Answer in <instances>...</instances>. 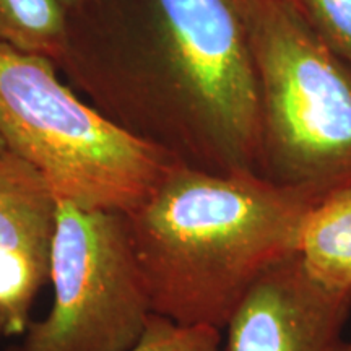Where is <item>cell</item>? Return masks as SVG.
<instances>
[{"label": "cell", "mask_w": 351, "mask_h": 351, "mask_svg": "<svg viewBox=\"0 0 351 351\" xmlns=\"http://www.w3.org/2000/svg\"><path fill=\"white\" fill-rule=\"evenodd\" d=\"M351 291L324 287L293 254L263 274L228 322L226 351H337Z\"/></svg>", "instance_id": "8992f818"}, {"label": "cell", "mask_w": 351, "mask_h": 351, "mask_svg": "<svg viewBox=\"0 0 351 351\" xmlns=\"http://www.w3.org/2000/svg\"><path fill=\"white\" fill-rule=\"evenodd\" d=\"M298 256L324 287L351 291V186L322 197L307 212Z\"/></svg>", "instance_id": "ba28073f"}, {"label": "cell", "mask_w": 351, "mask_h": 351, "mask_svg": "<svg viewBox=\"0 0 351 351\" xmlns=\"http://www.w3.org/2000/svg\"><path fill=\"white\" fill-rule=\"evenodd\" d=\"M59 2L65 7V10H67V13H70V12L75 10V8L80 7L82 3L85 2V0H59Z\"/></svg>", "instance_id": "4fadbf2b"}, {"label": "cell", "mask_w": 351, "mask_h": 351, "mask_svg": "<svg viewBox=\"0 0 351 351\" xmlns=\"http://www.w3.org/2000/svg\"><path fill=\"white\" fill-rule=\"evenodd\" d=\"M5 152H8L7 147H5V145H3L2 140H0V155H2V153H5Z\"/></svg>", "instance_id": "9a60e30c"}, {"label": "cell", "mask_w": 351, "mask_h": 351, "mask_svg": "<svg viewBox=\"0 0 351 351\" xmlns=\"http://www.w3.org/2000/svg\"><path fill=\"white\" fill-rule=\"evenodd\" d=\"M51 313L29 324L23 351H130L153 311L125 213L57 204Z\"/></svg>", "instance_id": "5b68a950"}, {"label": "cell", "mask_w": 351, "mask_h": 351, "mask_svg": "<svg viewBox=\"0 0 351 351\" xmlns=\"http://www.w3.org/2000/svg\"><path fill=\"white\" fill-rule=\"evenodd\" d=\"M3 351H23L20 345ZM130 351H221V330L213 327L181 326L153 314L142 340Z\"/></svg>", "instance_id": "8fae6325"}, {"label": "cell", "mask_w": 351, "mask_h": 351, "mask_svg": "<svg viewBox=\"0 0 351 351\" xmlns=\"http://www.w3.org/2000/svg\"><path fill=\"white\" fill-rule=\"evenodd\" d=\"M57 204L34 166L10 152L0 155V251L29 254L49 265Z\"/></svg>", "instance_id": "52a82bcc"}, {"label": "cell", "mask_w": 351, "mask_h": 351, "mask_svg": "<svg viewBox=\"0 0 351 351\" xmlns=\"http://www.w3.org/2000/svg\"><path fill=\"white\" fill-rule=\"evenodd\" d=\"M309 28L351 67V0H289Z\"/></svg>", "instance_id": "7c38bea8"}, {"label": "cell", "mask_w": 351, "mask_h": 351, "mask_svg": "<svg viewBox=\"0 0 351 351\" xmlns=\"http://www.w3.org/2000/svg\"><path fill=\"white\" fill-rule=\"evenodd\" d=\"M59 69L109 121L176 163L258 176L249 0H85L69 13Z\"/></svg>", "instance_id": "6da1fadb"}, {"label": "cell", "mask_w": 351, "mask_h": 351, "mask_svg": "<svg viewBox=\"0 0 351 351\" xmlns=\"http://www.w3.org/2000/svg\"><path fill=\"white\" fill-rule=\"evenodd\" d=\"M69 13L59 0H0V43L15 49L62 60Z\"/></svg>", "instance_id": "9c48e42d"}, {"label": "cell", "mask_w": 351, "mask_h": 351, "mask_svg": "<svg viewBox=\"0 0 351 351\" xmlns=\"http://www.w3.org/2000/svg\"><path fill=\"white\" fill-rule=\"evenodd\" d=\"M319 200L257 174L171 166L125 213L153 314L226 328L254 283L298 254L302 221Z\"/></svg>", "instance_id": "7a4b0ae2"}, {"label": "cell", "mask_w": 351, "mask_h": 351, "mask_svg": "<svg viewBox=\"0 0 351 351\" xmlns=\"http://www.w3.org/2000/svg\"><path fill=\"white\" fill-rule=\"evenodd\" d=\"M337 351H351V343H343V341H341Z\"/></svg>", "instance_id": "5bb4252c"}, {"label": "cell", "mask_w": 351, "mask_h": 351, "mask_svg": "<svg viewBox=\"0 0 351 351\" xmlns=\"http://www.w3.org/2000/svg\"><path fill=\"white\" fill-rule=\"evenodd\" d=\"M0 140L59 200L129 213L176 161L109 121L47 57L0 43Z\"/></svg>", "instance_id": "3957f363"}, {"label": "cell", "mask_w": 351, "mask_h": 351, "mask_svg": "<svg viewBox=\"0 0 351 351\" xmlns=\"http://www.w3.org/2000/svg\"><path fill=\"white\" fill-rule=\"evenodd\" d=\"M49 280V265L20 251H0V337L25 335L39 289Z\"/></svg>", "instance_id": "30bf717a"}, {"label": "cell", "mask_w": 351, "mask_h": 351, "mask_svg": "<svg viewBox=\"0 0 351 351\" xmlns=\"http://www.w3.org/2000/svg\"><path fill=\"white\" fill-rule=\"evenodd\" d=\"M258 176L322 199L351 186V67L289 0H249Z\"/></svg>", "instance_id": "277c9868"}]
</instances>
